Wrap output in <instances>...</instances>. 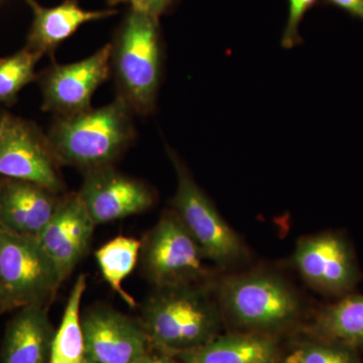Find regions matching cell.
<instances>
[{"label":"cell","instance_id":"6da1fadb","mask_svg":"<svg viewBox=\"0 0 363 363\" xmlns=\"http://www.w3.org/2000/svg\"><path fill=\"white\" fill-rule=\"evenodd\" d=\"M133 113L116 97L100 108L57 117L48 135L57 161L86 172L112 166L135 138Z\"/></svg>","mask_w":363,"mask_h":363},{"label":"cell","instance_id":"7a4b0ae2","mask_svg":"<svg viewBox=\"0 0 363 363\" xmlns=\"http://www.w3.org/2000/svg\"><path fill=\"white\" fill-rule=\"evenodd\" d=\"M138 321L152 347L176 354L220 335L221 310L202 288L157 289L147 298Z\"/></svg>","mask_w":363,"mask_h":363},{"label":"cell","instance_id":"3957f363","mask_svg":"<svg viewBox=\"0 0 363 363\" xmlns=\"http://www.w3.org/2000/svg\"><path fill=\"white\" fill-rule=\"evenodd\" d=\"M112 45L111 71L118 96L133 113L156 106L162 72L159 18L131 9Z\"/></svg>","mask_w":363,"mask_h":363},{"label":"cell","instance_id":"277c9868","mask_svg":"<svg viewBox=\"0 0 363 363\" xmlns=\"http://www.w3.org/2000/svg\"><path fill=\"white\" fill-rule=\"evenodd\" d=\"M218 298L234 324L259 333L285 328L300 314L295 294L272 274L257 272L225 279Z\"/></svg>","mask_w":363,"mask_h":363},{"label":"cell","instance_id":"5b68a950","mask_svg":"<svg viewBox=\"0 0 363 363\" xmlns=\"http://www.w3.org/2000/svg\"><path fill=\"white\" fill-rule=\"evenodd\" d=\"M169 155L178 179L172 200L174 211L206 259L220 267L242 259L245 250L240 236L223 220L180 157L171 150Z\"/></svg>","mask_w":363,"mask_h":363},{"label":"cell","instance_id":"8992f818","mask_svg":"<svg viewBox=\"0 0 363 363\" xmlns=\"http://www.w3.org/2000/svg\"><path fill=\"white\" fill-rule=\"evenodd\" d=\"M61 283L58 269L37 238L0 227V286L9 306H43Z\"/></svg>","mask_w":363,"mask_h":363},{"label":"cell","instance_id":"52a82bcc","mask_svg":"<svg viewBox=\"0 0 363 363\" xmlns=\"http://www.w3.org/2000/svg\"><path fill=\"white\" fill-rule=\"evenodd\" d=\"M140 257L157 289L193 285L206 274V257L175 211L166 212L147 233Z\"/></svg>","mask_w":363,"mask_h":363},{"label":"cell","instance_id":"ba28073f","mask_svg":"<svg viewBox=\"0 0 363 363\" xmlns=\"http://www.w3.org/2000/svg\"><path fill=\"white\" fill-rule=\"evenodd\" d=\"M112 45L75 63L54 64L45 72L40 80L43 108L69 116L91 108V100L111 72Z\"/></svg>","mask_w":363,"mask_h":363},{"label":"cell","instance_id":"9c48e42d","mask_svg":"<svg viewBox=\"0 0 363 363\" xmlns=\"http://www.w3.org/2000/svg\"><path fill=\"white\" fill-rule=\"evenodd\" d=\"M48 136L32 123L9 117L0 142V175L30 182L58 194L64 184Z\"/></svg>","mask_w":363,"mask_h":363},{"label":"cell","instance_id":"30bf717a","mask_svg":"<svg viewBox=\"0 0 363 363\" xmlns=\"http://www.w3.org/2000/svg\"><path fill=\"white\" fill-rule=\"evenodd\" d=\"M85 363H135L152 347L138 320L106 306L81 315Z\"/></svg>","mask_w":363,"mask_h":363},{"label":"cell","instance_id":"8fae6325","mask_svg":"<svg viewBox=\"0 0 363 363\" xmlns=\"http://www.w3.org/2000/svg\"><path fill=\"white\" fill-rule=\"evenodd\" d=\"M293 262L310 285L332 295L350 292L362 277L352 248L338 233L301 238Z\"/></svg>","mask_w":363,"mask_h":363},{"label":"cell","instance_id":"7c38bea8","mask_svg":"<svg viewBox=\"0 0 363 363\" xmlns=\"http://www.w3.org/2000/svg\"><path fill=\"white\" fill-rule=\"evenodd\" d=\"M78 195L96 226L143 213L155 203L147 186L112 166L86 172Z\"/></svg>","mask_w":363,"mask_h":363},{"label":"cell","instance_id":"4fadbf2b","mask_svg":"<svg viewBox=\"0 0 363 363\" xmlns=\"http://www.w3.org/2000/svg\"><path fill=\"white\" fill-rule=\"evenodd\" d=\"M95 227L77 193L60 198L51 220L35 236L63 281L84 257Z\"/></svg>","mask_w":363,"mask_h":363},{"label":"cell","instance_id":"5bb4252c","mask_svg":"<svg viewBox=\"0 0 363 363\" xmlns=\"http://www.w3.org/2000/svg\"><path fill=\"white\" fill-rule=\"evenodd\" d=\"M59 202L56 193L47 188L11 179L0 188V227L35 238L51 220Z\"/></svg>","mask_w":363,"mask_h":363},{"label":"cell","instance_id":"9a60e30c","mask_svg":"<svg viewBox=\"0 0 363 363\" xmlns=\"http://www.w3.org/2000/svg\"><path fill=\"white\" fill-rule=\"evenodd\" d=\"M55 331L43 306H23L7 324L0 363H49Z\"/></svg>","mask_w":363,"mask_h":363},{"label":"cell","instance_id":"2e32d148","mask_svg":"<svg viewBox=\"0 0 363 363\" xmlns=\"http://www.w3.org/2000/svg\"><path fill=\"white\" fill-rule=\"evenodd\" d=\"M26 2L33 13L26 48L40 56L52 55L59 45L70 38L81 26L116 13L113 9L86 11L76 0H66L54 7L42 6L35 0H26Z\"/></svg>","mask_w":363,"mask_h":363},{"label":"cell","instance_id":"e0dca14e","mask_svg":"<svg viewBox=\"0 0 363 363\" xmlns=\"http://www.w3.org/2000/svg\"><path fill=\"white\" fill-rule=\"evenodd\" d=\"M174 355L181 363H278V343L267 333L219 335L209 342Z\"/></svg>","mask_w":363,"mask_h":363},{"label":"cell","instance_id":"ac0fdd59","mask_svg":"<svg viewBox=\"0 0 363 363\" xmlns=\"http://www.w3.org/2000/svg\"><path fill=\"white\" fill-rule=\"evenodd\" d=\"M309 332L314 337L344 344L357 350L363 348V296L346 295L322 308Z\"/></svg>","mask_w":363,"mask_h":363},{"label":"cell","instance_id":"d6986e66","mask_svg":"<svg viewBox=\"0 0 363 363\" xmlns=\"http://www.w3.org/2000/svg\"><path fill=\"white\" fill-rule=\"evenodd\" d=\"M87 286L84 274L72 288L63 317L52 339L49 363H85V341L81 321V303Z\"/></svg>","mask_w":363,"mask_h":363},{"label":"cell","instance_id":"ffe728a7","mask_svg":"<svg viewBox=\"0 0 363 363\" xmlns=\"http://www.w3.org/2000/svg\"><path fill=\"white\" fill-rule=\"evenodd\" d=\"M142 242L128 236H117L95 252L98 267L111 290L121 296L126 304L135 307V298L125 292L124 279L133 272L140 255Z\"/></svg>","mask_w":363,"mask_h":363},{"label":"cell","instance_id":"44dd1931","mask_svg":"<svg viewBox=\"0 0 363 363\" xmlns=\"http://www.w3.org/2000/svg\"><path fill=\"white\" fill-rule=\"evenodd\" d=\"M39 54L26 48L13 56L0 60V102H11L26 85L35 79Z\"/></svg>","mask_w":363,"mask_h":363},{"label":"cell","instance_id":"7402d4cb","mask_svg":"<svg viewBox=\"0 0 363 363\" xmlns=\"http://www.w3.org/2000/svg\"><path fill=\"white\" fill-rule=\"evenodd\" d=\"M286 363H362V359L355 348L312 336L293 351Z\"/></svg>","mask_w":363,"mask_h":363},{"label":"cell","instance_id":"603a6c76","mask_svg":"<svg viewBox=\"0 0 363 363\" xmlns=\"http://www.w3.org/2000/svg\"><path fill=\"white\" fill-rule=\"evenodd\" d=\"M318 0H289L288 23L284 32L281 45L285 49H292L302 43L298 28L307 11L317 4Z\"/></svg>","mask_w":363,"mask_h":363},{"label":"cell","instance_id":"cb8c5ba5","mask_svg":"<svg viewBox=\"0 0 363 363\" xmlns=\"http://www.w3.org/2000/svg\"><path fill=\"white\" fill-rule=\"evenodd\" d=\"M131 9L159 18L171 6L173 0H128Z\"/></svg>","mask_w":363,"mask_h":363},{"label":"cell","instance_id":"d4e9b609","mask_svg":"<svg viewBox=\"0 0 363 363\" xmlns=\"http://www.w3.org/2000/svg\"><path fill=\"white\" fill-rule=\"evenodd\" d=\"M328 6H333L350 13L352 18L363 21V0H322Z\"/></svg>","mask_w":363,"mask_h":363},{"label":"cell","instance_id":"484cf974","mask_svg":"<svg viewBox=\"0 0 363 363\" xmlns=\"http://www.w3.org/2000/svg\"><path fill=\"white\" fill-rule=\"evenodd\" d=\"M135 363H181L174 355L152 347Z\"/></svg>","mask_w":363,"mask_h":363},{"label":"cell","instance_id":"4316f807","mask_svg":"<svg viewBox=\"0 0 363 363\" xmlns=\"http://www.w3.org/2000/svg\"><path fill=\"white\" fill-rule=\"evenodd\" d=\"M7 118H9V116H0V142L4 138V131H6Z\"/></svg>","mask_w":363,"mask_h":363},{"label":"cell","instance_id":"83f0119b","mask_svg":"<svg viewBox=\"0 0 363 363\" xmlns=\"http://www.w3.org/2000/svg\"><path fill=\"white\" fill-rule=\"evenodd\" d=\"M9 302H7L6 295H4L1 286H0V308L9 307Z\"/></svg>","mask_w":363,"mask_h":363},{"label":"cell","instance_id":"f1b7e54d","mask_svg":"<svg viewBox=\"0 0 363 363\" xmlns=\"http://www.w3.org/2000/svg\"><path fill=\"white\" fill-rule=\"evenodd\" d=\"M111 6H116V4H121V2L128 1V0H107Z\"/></svg>","mask_w":363,"mask_h":363}]
</instances>
